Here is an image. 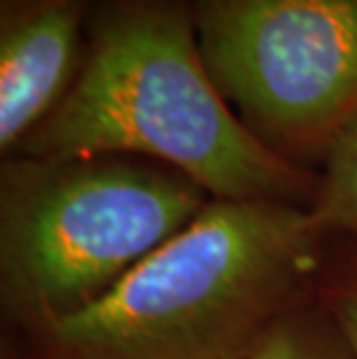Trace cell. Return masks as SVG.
Returning <instances> with one entry per match:
<instances>
[{"mask_svg":"<svg viewBox=\"0 0 357 359\" xmlns=\"http://www.w3.org/2000/svg\"><path fill=\"white\" fill-rule=\"evenodd\" d=\"M325 158V179L311 211L323 232L337 230L357 239V107L334 133Z\"/></svg>","mask_w":357,"mask_h":359,"instance_id":"obj_6","label":"cell"},{"mask_svg":"<svg viewBox=\"0 0 357 359\" xmlns=\"http://www.w3.org/2000/svg\"><path fill=\"white\" fill-rule=\"evenodd\" d=\"M211 79L281 156L325 154L357 107V0H195Z\"/></svg>","mask_w":357,"mask_h":359,"instance_id":"obj_4","label":"cell"},{"mask_svg":"<svg viewBox=\"0 0 357 359\" xmlns=\"http://www.w3.org/2000/svg\"><path fill=\"white\" fill-rule=\"evenodd\" d=\"M209 204L181 174L116 160L26 158L5 170V299L37 323L79 311Z\"/></svg>","mask_w":357,"mask_h":359,"instance_id":"obj_3","label":"cell"},{"mask_svg":"<svg viewBox=\"0 0 357 359\" xmlns=\"http://www.w3.org/2000/svg\"><path fill=\"white\" fill-rule=\"evenodd\" d=\"M332 318L337 320L339 330L344 332L348 346L357 359V280L339 287L330 304Z\"/></svg>","mask_w":357,"mask_h":359,"instance_id":"obj_8","label":"cell"},{"mask_svg":"<svg viewBox=\"0 0 357 359\" xmlns=\"http://www.w3.org/2000/svg\"><path fill=\"white\" fill-rule=\"evenodd\" d=\"M19 151L151 156L214 200L295 204L309 188L290 158L232 114L204 65L193 19L172 0L114 5L63 102Z\"/></svg>","mask_w":357,"mask_h":359,"instance_id":"obj_1","label":"cell"},{"mask_svg":"<svg viewBox=\"0 0 357 359\" xmlns=\"http://www.w3.org/2000/svg\"><path fill=\"white\" fill-rule=\"evenodd\" d=\"M321 234L295 204L214 200L88 306L37 320V341L47 359H250Z\"/></svg>","mask_w":357,"mask_h":359,"instance_id":"obj_2","label":"cell"},{"mask_svg":"<svg viewBox=\"0 0 357 359\" xmlns=\"http://www.w3.org/2000/svg\"><path fill=\"white\" fill-rule=\"evenodd\" d=\"M86 0H19L0 26V147L21 149L74 83Z\"/></svg>","mask_w":357,"mask_h":359,"instance_id":"obj_5","label":"cell"},{"mask_svg":"<svg viewBox=\"0 0 357 359\" xmlns=\"http://www.w3.org/2000/svg\"><path fill=\"white\" fill-rule=\"evenodd\" d=\"M250 359H355L337 320L311 311H285L269 327Z\"/></svg>","mask_w":357,"mask_h":359,"instance_id":"obj_7","label":"cell"}]
</instances>
